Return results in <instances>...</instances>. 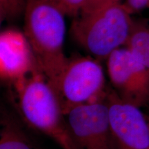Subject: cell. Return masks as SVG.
<instances>
[{
	"label": "cell",
	"instance_id": "1",
	"mask_svg": "<svg viewBox=\"0 0 149 149\" xmlns=\"http://www.w3.org/2000/svg\"><path fill=\"white\" fill-rule=\"evenodd\" d=\"M65 15L46 0H27L24 10V34L40 70L53 88L69 59L64 51Z\"/></svg>",
	"mask_w": 149,
	"mask_h": 149
},
{
	"label": "cell",
	"instance_id": "2",
	"mask_svg": "<svg viewBox=\"0 0 149 149\" xmlns=\"http://www.w3.org/2000/svg\"><path fill=\"white\" fill-rule=\"evenodd\" d=\"M13 87L18 110L26 124L53 139L62 149H79L70 135L58 97L42 71Z\"/></svg>",
	"mask_w": 149,
	"mask_h": 149
},
{
	"label": "cell",
	"instance_id": "3",
	"mask_svg": "<svg viewBox=\"0 0 149 149\" xmlns=\"http://www.w3.org/2000/svg\"><path fill=\"white\" fill-rule=\"evenodd\" d=\"M131 14L120 2L80 13L72 22L70 33L95 58L107 59L117 48L126 46L135 22Z\"/></svg>",
	"mask_w": 149,
	"mask_h": 149
},
{
	"label": "cell",
	"instance_id": "4",
	"mask_svg": "<svg viewBox=\"0 0 149 149\" xmlns=\"http://www.w3.org/2000/svg\"><path fill=\"white\" fill-rule=\"evenodd\" d=\"M53 89L65 115L78 106L104 100L109 92L103 68L91 56L68 59Z\"/></svg>",
	"mask_w": 149,
	"mask_h": 149
},
{
	"label": "cell",
	"instance_id": "5",
	"mask_svg": "<svg viewBox=\"0 0 149 149\" xmlns=\"http://www.w3.org/2000/svg\"><path fill=\"white\" fill-rule=\"evenodd\" d=\"M65 116L79 149H118L111 128L107 97L74 107Z\"/></svg>",
	"mask_w": 149,
	"mask_h": 149
},
{
	"label": "cell",
	"instance_id": "6",
	"mask_svg": "<svg viewBox=\"0 0 149 149\" xmlns=\"http://www.w3.org/2000/svg\"><path fill=\"white\" fill-rule=\"evenodd\" d=\"M107 64L113 89L121 100L139 108L149 104V71L129 48H117Z\"/></svg>",
	"mask_w": 149,
	"mask_h": 149
},
{
	"label": "cell",
	"instance_id": "7",
	"mask_svg": "<svg viewBox=\"0 0 149 149\" xmlns=\"http://www.w3.org/2000/svg\"><path fill=\"white\" fill-rule=\"evenodd\" d=\"M111 128L118 149H149V117L126 103L113 89L107 95Z\"/></svg>",
	"mask_w": 149,
	"mask_h": 149
},
{
	"label": "cell",
	"instance_id": "8",
	"mask_svg": "<svg viewBox=\"0 0 149 149\" xmlns=\"http://www.w3.org/2000/svg\"><path fill=\"white\" fill-rule=\"evenodd\" d=\"M37 71L39 67L24 33L15 29L4 30L0 35V75L14 86Z\"/></svg>",
	"mask_w": 149,
	"mask_h": 149
},
{
	"label": "cell",
	"instance_id": "9",
	"mask_svg": "<svg viewBox=\"0 0 149 149\" xmlns=\"http://www.w3.org/2000/svg\"><path fill=\"white\" fill-rule=\"evenodd\" d=\"M1 124L0 149H37L13 117H3Z\"/></svg>",
	"mask_w": 149,
	"mask_h": 149
},
{
	"label": "cell",
	"instance_id": "10",
	"mask_svg": "<svg viewBox=\"0 0 149 149\" xmlns=\"http://www.w3.org/2000/svg\"><path fill=\"white\" fill-rule=\"evenodd\" d=\"M125 46L138 57L149 71V26L141 22H134Z\"/></svg>",
	"mask_w": 149,
	"mask_h": 149
},
{
	"label": "cell",
	"instance_id": "11",
	"mask_svg": "<svg viewBox=\"0 0 149 149\" xmlns=\"http://www.w3.org/2000/svg\"><path fill=\"white\" fill-rule=\"evenodd\" d=\"M27 0H1V19H5L16 16L25 10Z\"/></svg>",
	"mask_w": 149,
	"mask_h": 149
},
{
	"label": "cell",
	"instance_id": "12",
	"mask_svg": "<svg viewBox=\"0 0 149 149\" xmlns=\"http://www.w3.org/2000/svg\"><path fill=\"white\" fill-rule=\"evenodd\" d=\"M63 11L66 15L74 17L80 14L84 0H46Z\"/></svg>",
	"mask_w": 149,
	"mask_h": 149
},
{
	"label": "cell",
	"instance_id": "13",
	"mask_svg": "<svg viewBox=\"0 0 149 149\" xmlns=\"http://www.w3.org/2000/svg\"><path fill=\"white\" fill-rule=\"evenodd\" d=\"M121 0H84L80 13H86L97 10L112 3H119Z\"/></svg>",
	"mask_w": 149,
	"mask_h": 149
},
{
	"label": "cell",
	"instance_id": "14",
	"mask_svg": "<svg viewBox=\"0 0 149 149\" xmlns=\"http://www.w3.org/2000/svg\"><path fill=\"white\" fill-rule=\"evenodd\" d=\"M130 12L149 9V0H126L124 3Z\"/></svg>",
	"mask_w": 149,
	"mask_h": 149
}]
</instances>
